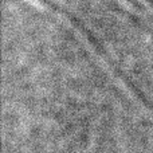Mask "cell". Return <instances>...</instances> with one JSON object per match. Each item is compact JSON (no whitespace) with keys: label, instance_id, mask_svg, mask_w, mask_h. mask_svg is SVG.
Instances as JSON below:
<instances>
[]
</instances>
